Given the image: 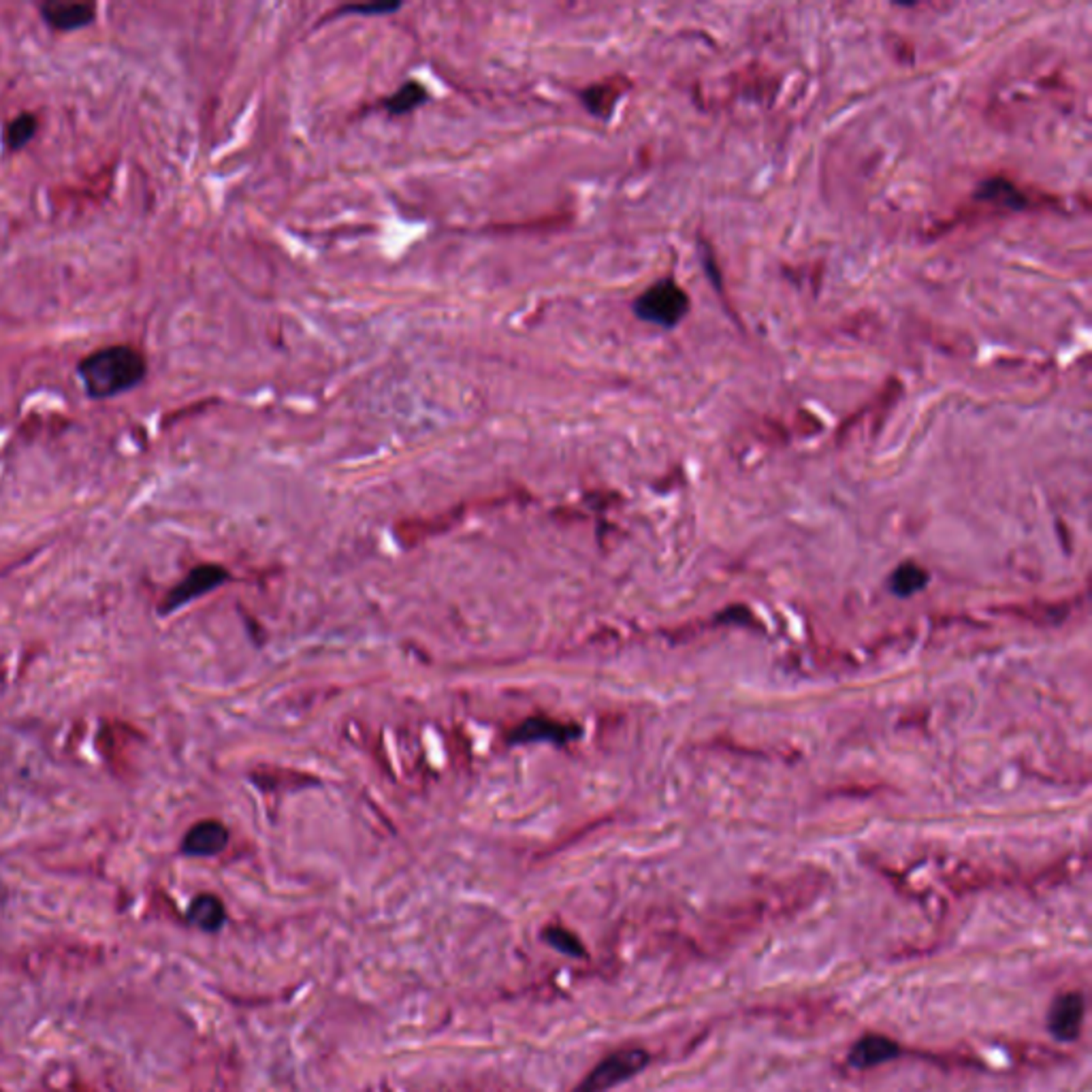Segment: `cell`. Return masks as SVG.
<instances>
[{"label":"cell","instance_id":"9","mask_svg":"<svg viewBox=\"0 0 1092 1092\" xmlns=\"http://www.w3.org/2000/svg\"><path fill=\"white\" fill-rule=\"evenodd\" d=\"M577 734V728H570L566 723L553 721V719L534 717L527 719L519 728L510 734V743H536V740H551V743L563 745Z\"/></svg>","mask_w":1092,"mask_h":1092},{"label":"cell","instance_id":"6","mask_svg":"<svg viewBox=\"0 0 1092 1092\" xmlns=\"http://www.w3.org/2000/svg\"><path fill=\"white\" fill-rule=\"evenodd\" d=\"M41 18L54 30L68 33V30H79L84 26L94 22V12L97 7L86 3H45L39 7Z\"/></svg>","mask_w":1092,"mask_h":1092},{"label":"cell","instance_id":"2","mask_svg":"<svg viewBox=\"0 0 1092 1092\" xmlns=\"http://www.w3.org/2000/svg\"><path fill=\"white\" fill-rule=\"evenodd\" d=\"M634 312L642 321L670 329L676 327L689 312V297L676 282L662 280L638 297Z\"/></svg>","mask_w":1092,"mask_h":1092},{"label":"cell","instance_id":"15","mask_svg":"<svg viewBox=\"0 0 1092 1092\" xmlns=\"http://www.w3.org/2000/svg\"><path fill=\"white\" fill-rule=\"evenodd\" d=\"M545 939L551 943L555 950H559L562 953H568V956H577L580 958L585 953V947L580 945L577 937L572 935V932L557 929V926H553V929L545 930Z\"/></svg>","mask_w":1092,"mask_h":1092},{"label":"cell","instance_id":"8","mask_svg":"<svg viewBox=\"0 0 1092 1092\" xmlns=\"http://www.w3.org/2000/svg\"><path fill=\"white\" fill-rule=\"evenodd\" d=\"M900 1048L892 1039L881 1035H866L851 1048L849 1064L856 1069H873L898 1056Z\"/></svg>","mask_w":1092,"mask_h":1092},{"label":"cell","instance_id":"16","mask_svg":"<svg viewBox=\"0 0 1092 1092\" xmlns=\"http://www.w3.org/2000/svg\"><path fill=\"white\" fill-rule=\"evenodd\" d=\"M399 4H361V7H346L344 12H355V13H387V12H395Z\"/></svg>","mask_w":1092,"mask_h":1092},{"label":"cell","instance_id":"14","mask_svg":"<svg viewBox=\"0 0 1092 1092\" xmlns=\"http://www.w3.org/2000/svg\"><path fill=\"white\" fill-rule=\"evenodd\" d=\"M425 99H427V90H425L423 84L410 82L399 88L391 99H387L385 105L391 114H408V111L423 105Z\"/></svg>","mask_w":1092,"mask_h":1092},{"label":"cell","instance_id":"10","mask_svg":"<svg viewBox=\"0 0 1092 1092\" xmlns=\"http://www.w3.org/2000/svg\"><path fill=\"white\" fill-rule=\"evenodd\" d=\"M626 88V82H621V79H609V82L595 84V86L585 90L583 100L591 114L600 116V118H609Z\"/></svg>","mask_w":1092,"mask_h":1092},{"label":"cell","instance_id":"13","mask_svg":"<svg viewBox=\"0 0 1092 1092\" xmlns=\"http://www.w3.org/2000/svg\"><path fill=\"white\" fill-rule=\"evenodd\" d=\"M36 129H39V120H36V116L20 114L18 118H13L12 122H9L7 131H4V146L13 152L22 150L24 146H28V143L33 141Z\"/></svg>","mask_w":1092,"mask_h":1092},{"label":"cell","instance_id":"7","mask_svg":"<svg viewBox=\"0 0 1092 1092\" xmlns=\"http://www.w3.org/2000/svg\"><path fill=\"white\" fill-rule=\"evenodd\" d=\"M228 843V830L220 822L207 819L190 828L184 836V851L190 856H214Z\"/></svg>","mask_w":1092,"mask_h":1092},{"label":"cell","instance_id":"3","mask_svg":"<svg viewBox=\"0 0 1092 1092\" xmlns=\"http://www.w3.org/2000/svg\"><path fill=\"white\" fill-rule=\"evenodd\" d=\"M649 1064V1054L641 1048H627L621 1052L610 1054L604 1058L591 1073L585 1078L583 1084L574 1092H606L612 1086L621 1084V1081L634 1078L638 1071H642Z\"/></svg>","mask_w":1092,"mask_h":1092},{"label":"cell","instance_id":"1","mask_svg":"<svg viewBox=\"0 0 1092 1092\" xmlns=\"http://www.w3.org/2000/svg\"><path fill=\"white\" fill-rule=\"evenodd\" d=\"M146 371V359L131 346H108L77 365V374L92 399H109L131 391L141 385Z\"/></svg>","mask_w":1092,"mask_h":1092},{"label":"cell","instance_id":"12","mask_svg":"<svg viewBox=\"0 0 1092 1092\" xmlns=\"http://www.w3.org/2000/svg\"><path fill=\"white\" fill-rule=\"evenodd\" d=\"M979 196H984L985 201H994V203L1003 207H1011V210H1024V207H1028L1026 196L1022 195L1014 184L1005 182V179H990V182H985Z\"/></svg>","mask_w":1092,"mask_h":1092},{"label":"cell","instance_id":"5","mask_svg":"<svg viewBox=\"0 0 1092 1092\" xmlns=\"http://www.w3.org/2000/svg\"><path fill=\"white\" fill-rule=\"evenodd\" d=\"M227 578H228L227 570L220 566L195 568L193 572H190L188 577L178 585V587H173L171 594L167 595V600H164V604H163V610L171 612V610L182 609L184 604H188V602L199 598V595H203L207 594V591L218 587V585L225 583Z\"/></svg>","mask_w":1092,"mask_h":1092},{"label":"cell","instance_id":"4","mask_svg":"<svg viewBox=\"0 0 1092 1092\" xmlns=\"http://www.w3.org/2000/svg\"><path fill=\"white\" fill-rule=\"evenodd\" d=\"M1084 996L1080 992H1064L1056 996L1048 1014V1028L1058 1041L1071 1043L1080 1037L1084 1024Z\"/></svg>","mask_w":1092,"mask_h":1092},{"label":"cell","instance_id":"11","mask_svg":"<svg viewBox=\"0 0 1092 1092\" xmlns=\"http://www.w3.org/2000/svg\"><path fill=\"white\" fill-rule=\"evenodd\" d=\"M188 920L203 930H218L225 921V907L211 894H201L190 905Z\"/></svg>","mask_w":1092,"mask_h":1092}]
</instances>
